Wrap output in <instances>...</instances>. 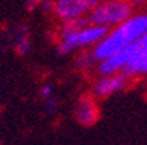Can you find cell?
<instances>
[{
    "mask_svg": "<svg viewBox=\"0 0 147 145\" xmlns=\"http://www.w3.org/2000/svg\"><path fill=\"white\" fill-rule=\"evenodd\" d=\"M108 28L89 23L88 17H77L61 22L57 39V51L61 55H69L76 51L92 49L107 36Z\"/></svg>",
    "mask_w": 147,
    "mask_h": 145,
    "instance_id": "obj_1",
    "label": "cell"
},
{
    "mask_svg": "<svg viewBox=\"0 0 147 145\" xmlns=\"http://www.w3.org/2000/svg\"><path fill=\"white\" fill-rule=\"evenodd\" d=\"M147 32V13L140 12L130 16L122 23L111 28L100 42L92 48L96 63L111 57L112 54L134 44Z\"/></svg>",
    "mask_w": 147,
    "mask_h": 145,
    "instance_id": "obj_2",
    "label": "cell"
},
{
    "mask_svg": "<svg viewBox=\"0 0 147 145\" xmlns=\"http://www.w3.org/2000/svg\"><path fill=\"white\" fill-rule=\"evenodd\" d=\"M133 15L134 6L130 0H100L86 17L92 25L111 29Z\"/></svg>",
    "mask_w": 147,
    "mask_h": 145,
    "instance_id": "obj_3",
    "label": "cell"
},
{
    "mask_svg": "<svg viewBox=\"0 0 147 145\" xmlns=\"http://www.w3.org/2000/svg\"><path fill=\"white\" fill-rule=\"evenodd\" d=\"M100 0H54L53 13L60 22L86 17Z\"/></svg>",
    "mask_w": 147,
    "mask_h": 145,
    "instance_id": "obj_4",
    "label": "cell"
},
{
    "mask_svg": "<svg viewBox=\"0 0 147 145\" xmlns=\"http://www.w3.org/2000/svg\"><path fill=\"white\" fill-rule=\"evenodd\" d=\"M121 74L127 78L147 76V32L130 45V58Z\"/></svg>",
    "mask_w": 147,
    "mask_h": 145,
    "instance_id": "obj_5",
    "label": "cell"
},
{
    "mask_svg": "<svg viewBox=\"0 0 147 145\" xmlns=\"http://www.w3.org/2000/svg\"><path fill=\"white\" fill-rule=\"evenodd\" d=\"M128 78L124 74H108V76H99L92 86V96L95 99H107L115 93L125 90Z\"/></svg>",
    "mask_w": 147,
    "mask_h": 145,
    "instance_id": "obj_6",
    "label": "cell"
},
{
    "mask_svg": "<svg viewBox=\"0 0 147 145\" xmlns=\"http://www.w3.org/2000/svg\"><path fill=\"white\" fill-rule=\"evenodd\" d=\"M100 112L96 99L92 94L82 96L74 106V119L82 126H92L99 120Z\"/></svg>",
    "mask_w": 147,
    "mask_h": 145,
    "instance_id": "obj_7",
    "label": "cell"
},
{
    "mask_svg": "<svg viewBox=\"0 0 147 145\" xmlns=\"http://www.w3.org/2000/svg\"><path fill=\"white\" fill-rule=\"evenodd\" d=\"M10 42L13 49L19 55H26L31 51V39H29V29L25 25H18L9 29Z\"/></svg>",
    "mask_w": 147,
    "mask_h": 145,
    "instance_id": "obj_8",
    "label": "cell"
},
{
    "mask_svg": "<svg viewBox=\"0 0 147 145\" xmlns=\"http://www.w3.org/2000/svg\"><path fill=\"white\" fill-rule=\"evenodd\" d=\"M96 59L92 54V49H83L79 52L77 58H76V67L80 71H88L93 67H96Z\"/></svg>",
    "mask_w": 147,
    "mask_h": 145,
    "instance_id": "obj_9",
    "label": "cell"
},
{
    "mask_svg": "<svg viewBox=\"0 0 147 145\" xmlns=\"http://www.w3.org/2000/svg\"><path fill=\"white\" fill-rule=\"evenodd\" d=\"M38 94H39V97H41V99H42V100L45 102V100H48V99L54 97V87L50 84V83H45V84H42V86L39 87Z\"/></svg>",
    "mask_w": 147,
    "mask_h": 145,
    "instance_id": "obj_10",
    "label": "cell"
},
{
    "mask_svg": "<svg viewBox=\"0 0 147 145\" xmlns=\"http://www.w3.org/2000/svg\"><path fill=\"white\" fill-rule=\"evenodd\" d=\"M45 112L48 113V115H54V112L57 110V105H58V102H57V99L55 97H51V99H48V100H45Z\"/></svg>",
    "mask_w": 147,
    "mask_h": 145,
    "instance_id": "obj_11",
    "label": "cell"
},
{
    "mask_svg": "<svg viewBox=\"0 0 147 145\" xmlns=\"http://www.w3.org/2000/svg\"><path fill=\"white\" fill-rule=\"evenodd\" d=\"M42 2H44V0H26V3H25L26 10L28 12H34V10L39 9L41 5H42Z\"/></svg>",
    "mask_w": 147,
    "mask_h": 145,
    "instance_id": "obj_12",
    "label": "cell"
},
{
    "mask_svg": "<svg viewBox=\"0 0 147 145\" xmlns=\"http://www.w3.org/2000/svg\"><path fill=\"white\" fill-rule=\"evenodd\" d=\"M146 2H147V0H146Z\"/></svg>",
    "mask_w": 147,
    "mask_h": 145,
    "instance_id": "obj_13",
    "label": "cell"
}]
</instances>
